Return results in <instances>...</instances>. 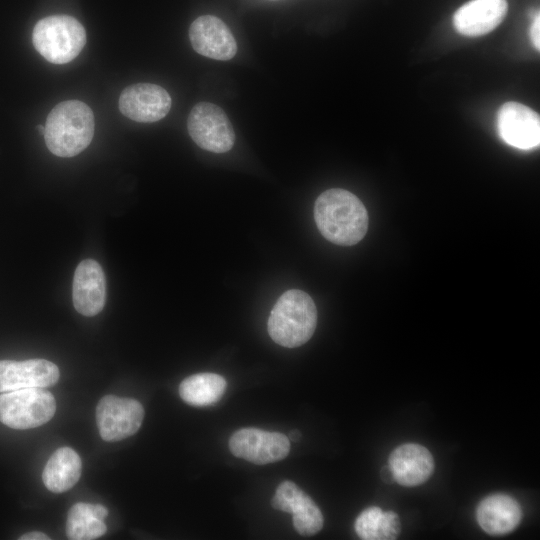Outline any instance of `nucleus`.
I'll return each mask as SVG.
<instances>
[{
    "mask_svg": "<svg viewBox=\"0 0 540 540\" xmlns=\"http://www.w3.org/2000/svg\"><path fill=\"white\" fill-rule=\"evenodd\" d=\"M314 219L323 237L341 246L358 243L368 229V213L361 200L339 188L326 190L318 196Z\"/></svg>",
    "mask_w": 540,
    "mask_h": 540,
    "instance_id": "f257e3e1",
    "label": "nucleus"
},
{
    "mask_svg": "<svg viewBox=\"0 0 540 540\" xmlns=\"http://www.w3.org/2000/svg\"><path fill=\"white\" fill-rule=\"evenodd\" d=\"M93 135V112L82 101L60 102L47 116L45 143L49 151L56 156H76L91 143Z\"/></svg>",
    "mask_w": 540,
    "mask_h": 540,
    "instance_id": "f03ea898",
    "label": "nucleus"
},
{
    "mask_svg": "<svg viewBox=\"0 0 540 540\" xmlns=\"http://www.w3.org/2000/svg\"><path fill=\"white\" fill-rule=\"evenodd\" d=\"M317 325V309L312 298L304 291L291 289L284 292L273 306L268 333L280 346L295 348L305 344Z\"/></svg>",
    "mask_w": 540,
    "mask_h": 540,
    "instance_id": "7ed1b4c3",
    "label": "nucleus"
},
{
    "mask_svg": "<svg viewBox=\"0 0 540 540\" xmlns=\"http://www.w3.org/2000/svg\"><path fill=\"white\" fill-rule=\"evenodd\" d=\"M32 41L35 49L49 62L65 64L75 59L86 43L82 24L69 15H52L34 26Z\"/></svg>",
    "mask_w": 540,
    "mask_h": 540,
    "instance_id": "20e7f679",
    "label": "nucleus"
},
{
    "mask_svg": "<svg viewBox=\"0 0 540 540\" xmlns=\"http://www.w3.org/2000/svg\"><path fill=\"white\" fill-rule=\"evenodd\" d=\"M56 401L41 387L0 394V421L13 429H30L48 422L55 414Z\"/></svg>",
    "mask_w": 540,
    "mask_h": 540,
    "instance_id": "39448f33",
    "label": "nucleus"
},
{
    "mask_svg": "<svg viewBox=\"0 0 540 540\" xmlns=\"http://www.w3.org/2000/svg\"><path fill=\"white\" fill-rule=\"evenodd\" d=\"M187 128L193 141L210 152H227L235 142V133L229 118L213 103H197L190 111Z\"/></svg>",
    "mask_w": 540,
    "mask_h": 540,
    "instance_id": "423d86ee",
    "label": "nucleus"
},
{
    "mask_svg": "<svg viewBox=\"0 0 540 540\" xmlns=\"http://www.w3.org/2000/svg\"><path fill=\"white\" fill-rule=\"evenodd\" d=\"M144 408L131 398L106 395L96 407V422L101 438L113 442L135 434L141 427Z\"/></svg>",
    "mask_w": 540,
    "mask_h": 540,
    "instance_id": "0eeeda50",
    "label": "nucleus"
},
{
    "mask_svg": "<svg viewBox=\"0 0 540 540\" xmlns=\"http://www.w3.org/2000/svg\"><path fill=\"white\" fill-rule=\"evenodd\" d=\"M229 448L234 456L261 465L284 459L290 451V441L280 432L242 428L230 437Z\"/></svg>",
    "mask_w": 540,
    "mask_h": 540,
    "instance_id": "6e6552de",
    "label": "nucleus"
},
{
    "mask_svg": "<svg viewBox=\"0 0 540 540\" xmlns=\"http://www.w3.org/2000/svg\"><path fill=\"white\" fill-rule=\"evenodd\" d=\"M172 104L169 93L159 85L137 83L126 87L119 97V110L127 118L151 123L164 118Z\"/></svg>",
    "mask_w": 540,
    "mask_h": 540,
    "instance_id": "1a4fd4ad",
    "label": "nucleus"
},
{
    "mask_svg": "<svg viewBox=\"0 0 540 540\" xmlns=\"http://www.w3.org/2000/svg\"><path fill=\"white\" fill-rule=\"evenodd\" d=\"M497 130L504 142L518 149H533L540 143L539 115L518 102H507L500 107Z\"/></svg>",
    "mask_w": 540,
    "mask_h": 540,
    "instance_id": "9d476101",
    "label": "nucleus"
},
{
    "mask_svg": "<svg viewBox=\"0 0 540 540\" xmlns=\"http://www.w3.org/2000/svg\"><path fill=\"white\" fill-rule=\"evenodd\" d=\"M189 39L198 54L214 60H230L237 52L233 34L221 19L213 15L195 19L189 28Z\"/></svg>",
    "mask_w": 540,
    "mask_h": 540,
    "instance_id": "9b49d317",
    "label": "nucleus"
},
{
    "mask_svg": "<svg viewBox=\"0 0 540 540\" xmlns=\"http://www.w3.org/2000/svg\"><path fill=\"white\" fill-rule=\"evenodd\" d=\"M274 509L291 513L295 530L304 536L318 533L324 523L323 515L314 501L295 483L283 481L271 500Z\"/></svg>",
    "mask_w": 540,
    "mask_h": 540,
    "instance_id": "f8f14e48",
    "label": "nucleus"
},
{
    "mask_svg": "<svg viewBox=\"0 0 540 540\" xmlns=\"http://www.w3.org/2000/svg\"><path fill=\"white\" fill-rule=\"evenodd\" d=\"M59 376L57 365L45 359L0 360V392L49 387Z\"/></svg>",
    "mask_w": 540,
    "mask_h": 540,
    "instance_id": "ddd939ff",
    "label": "nucleus"
},
{
    "mask_svg": "<svg viewBox=\"0 0 540 540\" xmlns=\"http://www.w3.org/2000/svg\"><path fill=\"white\" fill-rule=\"evenodd\" d=\"M73 305L84 316H95L106 301V279L100 264L85 259L77 266L73 279Z\"/></svg>",
    "mask_w": 540,
    "mask_h": 540,
    "instance_id": "4468645a",
    "label": "nucleus"
},
{
    "mask_svg": "<svg viewBox=\"0 0 540 540\" xmlns=\"http://www.w3.org/2000/svg\"><path fill=\"white\" fill-rule=\"evenodd\" d=\"M394 481L405 487L426 482L434 470V459L429 450L416 443H406L395 448L388 464Z\"/></svg>",
    "mask_w": 540,
    "mask_h": 540,
    "instance_id": "2eb2a0df",
    "label": "nucleus"
},
{
    "mask_svg": "<svg viewBox=\"0 0 540 540\" xmlns=\"http://www.w3.org/2000/svg\"><path fill=\"white\" fill-rule=\"evenodd\" d=\"M508 9L506 0H471L453 16L456 31L475 37L489 33L504 19Z\"/></svg>",
    "mask_w": 540,
    "mask_h": 540,
    "instance_id": "dca6fc26",
    "label": "nucleus"
},
{
    "mask_svg": "<svg viewBox=\"0 0 540 540\" xmlns=\"http://www.w3.org/2000/svg\"><path fill=\"white\" fill-rule=\"evenodd\" d=\"M479 526L490 535H505L521 522L519 503L509 495L496 493L483 498L476 509Z\"/></svg>",
    "mask_w": 540,
    "mask_h": 540,
    "instance_id": "f3484780",
    "label": "nucleus"
},
{
    "mask_svg": "<svg viewBox=\"0 0 540 540\" xmlns=\"http://www.w3.org/2000/svg\"><path fill=\"white\" fill-rule=\"evenodd\" d=\"M82 462L70 447L58 448L49 458L42 473L46 488L53 493L71 489L81 476Z\"/></svg>",
    "mask_w": 540,
    "mask_h": 540,
    "instance_id": "a211bd4d",
    "label": "nucleus"
},
{
    "mask_svg": "<svg viewBox=\"0 0 540 540\" xmlns=\"http://www.w3.org/2000/svg\"><path fill=\"white\" fill-rule=\"evenodd\" d=\"M226 380L215 373H198L185 378L179 386V395L191 406L203 407L216 403L223 396Z\"/></svg>",
    "mask_w": 540,
    "mask_h": 540,
    "instance_id": "6ab92c4d",
    "label": "nucleus"
},
{
    "mask_svg": "<svg viewBox=\"0 0 540 540\" xmlns=\"http://www.w3.org/2000/svg\"><path fill=\"white\" fill-rule=\"evenodd\" d=\"M354 528L357 535L364 540H391L399 535L401 524L395 512L371 506L359 514Z\"/></svg>",
    "mask_w": 540,
    "mask_h": 540,
    "instance_id": "aec40b11",
    "label": "nucleus"
},
{
    "mask_svg": "<svg viewBox=\"0 0 540 540\" xmlns=\"http://www.w3.org/2000/svg\"><path fill=\"white\" fill-rule=\"evenodd\" d=\"M107 531L104 520L99 519L93 510V504L79 502L74 504L67 516L66 535L71 540H92Z\"/></svg>",
    "mask_w": 540,
    "mask_h": 540,
    "instance_id": "412c9836",
    "label": "nucleus"
},
{
    "mask_svg": "<svg viewBox=\"0 0 540 540\" xmlns=\"http://www.w3.org/2000/svg\"><path fill=\"white\" fill-rule=\"evenodd\" d=\"M531 40L534 47L540 49V18L539 13L534 17L531 29H530Z\"/></svg>",
    "mask_w": 540,
    "mask_h": 540,
    "instance_id": "4be33fe9",
    "label": "nucleus"
},
{
    "mask_svg": "<svg viewBox=\"0 0 540 540\" xmlns=\"http://www.w3.org/2000/svg\"><path fill=\"white\" fill-rule=\"evenodd\" d=\"M20 539L21 540H49L50 537H48L46 534L39 531H31V532L23 534L20 537Z\"/></svg>",
    "mask_w": 540,
    "mask_h": 540,
    "instance_id": "5701e85b",
    "label": "nucleus"
},
{
    "mask_svg": "<svg viewBox=\"0 0 540 540\" xmlns=\"http://www.w3.org/2000/svg\"><path fill=\"white\" fill-rule=\"evenodd\" d=\"M380 475L385 483H392L394 481L393 472L389 465H386L381 469Z\"/></svg>",
    "mask_w": 540,
    "mask_h": 540,
    "instance_id": "b1692460",
    "label": "nucleus"
},
{
    "mask_svg": "<svg viewBox=\"0 0 540 540\" xmlns=\"http://www.w3.org/2000/svg\"><path fill=\"white\" fill-rule=\"evenodd\" d=\"M300 438H301V433L298 430H292L288 436L289 440H292L295 442L299 441Z\"/></svg>",
    "mask_w": 540,
    "mask_h": 540,
    "instance_id": "393cba45",
    "label": "nucleus"
},
{
    "mask_svg": "<svg viewBox=\"0 0 540 540\" xmlns=\"http://www.w3.org/2000/svg\"><path fill=\"white\" fill-rule=\"evenodd\" d=\"M38 130H39V133L44 135V131H45V126L44 125H38Z\"/></svg>",
    "mask_w": 540,
    "mask_h": 540,
    "instance_id": "a878e982",
    "label": "nucleus"
}]
</instances>
